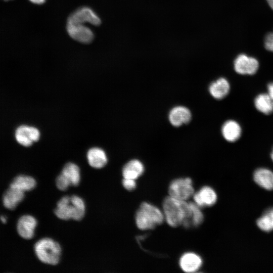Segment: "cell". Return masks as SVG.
Segmentation results:
<instances>
[{
  "mask_svg": "<svg viewBox=\"0 0 273 273\" xmlns=\"http://www.w3.org/2000/svg\"><path fill=\"white\" fill-rule=\"evenodd\" d=\"M163 214L167 223L172 227L192 225V210L190 202L179 200L170 196L163 203Z\"/></svg>",
  "mask_w": 273,
  "mask_h": 273,
  "instance_id": "cell-1",
  "label": "cell"
},
{
  "mask_svg": "<svg viewBox=\"0 0 273 273\" xmlns=\"http://www.w3.org/2000/svg\"><path fill=\"white\" fill-rule=\"evenodd\" d=\"M85 212L84 201L76 195L63 197L58 202L55 210V215L63 220H80L83 217Z\"/></svg>",
  "mask_w": 273,
  "mask_h": 273,
  "instance_id": "cell-2",
  "label": "cell"
},
{
  "mask_svg": "<svg viewBox=\"0 0 273 273\" xmlns=\"http://www.w3.org/2000/svg\"><path fill=\"white\" fill-rule=\"evenodd\" d=\"M163 213L157 207L147 202L142 203L135 214V222L141 230L155 228L164 220Z\"/></svg>",
  "mask_w": 273,
  "mask_h": 273,
  "instance_id": "cell-3",
  "label": "cell"
},
{
  "mask_svg": "<svg viewBox=\"0 0 273 273\" xmlns=\"http://www.w3.org/2000/svg\"><path fill=\"white\" fill-rule=\"evenodd\" d=\"M34 251L38 259L42 262L56 265L60 260L61 247L60 244L54 240L44 238L35 244Z\"/></svg>",
  "mask_w": 273,
  "mask_h": 273,
  "instance_id": "cell-4",
  "label": "cell"
},
{
  "mask_svg": "<svg viewBox=\"0 0 273 273\" xmlns=\"http://www.w3.org/2000/svg\"><path fill=\"white\" fill-rule=\"evenodd\" d=\"M168 193L170 196L175 199L187 201L195 193L192 179L186 177L172 180L169 185Z\"/></svg>",
  "mask_w": 273,
  "mask_h": 273,
  "instance_id": "cell-5",
  "label": "cell"
},
{
  "mask_svg": "<svg viewBox=\"0 0 273 273\" xmlns=\"http://www.w3.org/2000/svg\"><path fill=\"white\" fill-rule=\"evenodd\" d=\"M82 21H67V30L70 36L81 43L90 42L94 37L92 30Z\"/></svg>",
  "mask_w": 273,
  "mask_h": 273,
  "instance_id": "cell-6",
  "label": "cell"
},
{
  "mask_svg": "<svg viewBox=\"0 0 273 273\" xmlns=\"http://www.w3.org/2000/svg\"><path fill=\"white\" fill-rule=\"evenodd\" d=\"M234 66L236 72L240 74L253 75L257 72L259 63L253 57L240 54L235 59Z\"/></svg>",
  "mask_w": 273,
  "mask_h": 273,
  "instance_id": "cell-7",
  "label": "cell"
},
{
  "mask_svg": "<svg viewBox=\"0 0 273 273\" xmlns=\"http://www.w3.org/2000/svg\"><path fill=\"white\" fill-rule=\"evenodd\" d=\"M40 138L39 130L34 127L23 125L18 127L15 131V138L20 145L29 147L38 141Z\"/></svg>",
  "mask_w": 273,
  "mask_h": 273,
  "instance_id": "cell-8",
  "label": "cell"
},
{
  "mask_svg": "<svg viewBox=\"0 0 273 273\" xmlns=\"http://www.w3.org/2000/svg\"><path fill=\"white\" fill-rule=\"evenodd\" d=\"M37 225L36 219L32 216L25 215L21 217L17 223V231L19 235L25 239H31L34 235V230Z\"/></svg>",
  "mask_w": 273,
  "mask_h": 273,
  "instance_id": "cell-9",
  "label": "cell"
},
{
  "mask_svg": "<svg viewBox=\"0 0 273 273\" xmlns=\"http://www.w3.org/2000/svg\"><path fill=\"white\" fill-rule=\"evenodd\" d=\"M67 20L82 21L94 25H99L101 23L100 19L97 15L90 8L86 7H81L74 11Z\"/></svg>",
  "mask_w": 273,
  "mask_h": 273,
  "instance_id": "cell-10",
  "label": "cell"
},
{
  "mask_svg": "<svg viewBox=\"0 0 273 273\" xmlns=\"http://www.w3.org/2000/svg\"><path fill=\"white\" fill-rule=\"evenodd\" d=\"M192 118L190 110L186 107L178 106L173 108L169 112L168 119L171 124L178 127L189 122Z\"/></svg>",
  "mask_w": 273,
  "mask_h": 273,
  "instance_id": "cell-11",
  "label": "cell"
},
{
  "mask_svg": "<svg viewBox=\"0 0 273 273\" xmlns=\"http://www.w3.org/2000/svg\"><path fill=\"white\" fill-rule=\"evenodd\" d=\"M195 203L200 207L211 206L217 200V195L214 190L210 187L204 186L193 195Z\"/></svg>",
  "mask_w": 273,
  "mask_h": 273,
  "instance_id": "cell-12",
  "label": "cell"
},
{
  "mask_svg": "<svg viewBox=\"0 0 273 273\" xmlns=\"http://www.w3.org/2000/svg\"><path fill=\"white\" fill-rule=\"evenodd\" d=\"M202 260L200 256L193 252L184 254L179 260L181 269L186 272H193L197 271L201 266Z\"/></svg>",
  "mask_w": 273,
  "mask_h": 273,
  "instance_id": "cell-13",
  "label": "cell"
},
{
  "mask_svg": "<svg viewBox=\"0 0 273 273\" xmlns=\"http://www.w3.org/2000/svg\"><path fill=\"white\" fill-rule=\"evenodd\" d=\"M87 159L90 166L98 169L104 167L108 161L105 151L98 147H93L88 151Z\"/></svg>",
  "mask_w": 273,
  "mask_h": 273,
  "instance_id": "cell-14",
  "label": "cell"
},
{
  "mask_svg": "<svg viewBox=\"0 0 273 273\" xmlns=\"http://www.w3.org/2000/svg\"><path fill=\"white\" fill-rule=\"evenodd\" d=\"M241 127L236 121L230 120L223 124L221 132L223 138L229 142L238 140L241 135Z\"/></svg>",
  "mask_w": 273,
  "mask_h": 273,
  "instance_id": "cell-15",
  "label": "cell"
},
{
  "mask_svg": "<svg viewBox=\"0 0 273 273\" xmlns=\"http://www.w3.org/2000/svg\"><path fill=\"white\" fill-rule=\"evenodd\" d=\"M255 182L260 187L267 190H273V172L266 168H259L253 174Z\"/></svg>",
  "mask_w": 273,
  "mask_h": 273,
  "instance_id": "cell-16",
  "label": "cell"
},
{
  "mask_svg": "<svg viewBox=\"0 0 273 273\" xmlns=\"http://www.w3.org/2000/svg\"><path fill=\"white\" fill-rule=\"evenodd\" d=\"M143 163L137 159H133L126 163L122 168L123 178L135 180L144 172Z\"/></svg>",
  "mask_w": 273,
  "mask_h": 273,
  "instance_id": "cell-17",
  "label": "cell"
},
{
  "mask_svg": "<svg viewBox=\"0 0 273 273\" xmlns=\"http://www.w3.org/2000/svg\"><path fill=\"white\" fill-rule=\"evenodd\" d=\"M230 88L228 81L224 78H220L210 84L209 92L214 98L221 100L228 95Z\"/></svg>",
  "mask_w": 273,
  "mask_h": 273,
  "instance_id": "cell-18",
  "label": "cell"
},
{
  "mask_svg": "<svg viewBox=\"0 0 273 273\" xmlns=\"http://www.w3.org/2000/svg\"><path fill=\"white\" fill-rule=\"evenodd\" d=\"M24 197V192L18 189L10 187L3 197V203L9 209H15Z\"/></svg>",
  "mask_w": 273,
  "mask_h": 273,
  "instance_id": "cell-19",
  "label": "cell"
},
{
  "mask_svg": "<svg viewBox=\"0 0 273 273\" xmlns=\"http://www.w3.org/2000/svg\"><path fill=\"white\" fill-rule=\"evenodd\" d=\"M255 108L264 114H270L273 112V100L268 94H261L254 100Z\"/></svg>",
  "mask_w": 273,
  "mask_h": 273,
  "instance_id": "cell-20",
  "label": "cell"
},
{
  "mask_svg": "<svg viewBox=\"0 0 273 273\" xmlns=\"http://www.w3.org/2000/svg\"><path fill=\"white\" fill-rule=\"evenodd\" d=\"M61 173L70 181L71 186H77L80 180L79 167L71 162L68 163L64 166Z\"/></svg>",
  "mask_w": 273,
  "mask_h": 273,
  "instance_id": "cell-21",
  "label": "cell"
},
{
  "mask_svg": "<svg viewBox=\"0 0 273 273\" xmlns=\"http://www.w3.org/2000/svg\"><path fill=\"white\" fill-rule=\"evenodd\" d=\"M36 184V181L33 177L22 175L14 178L11 184L10 187L25 192L33 190L35 187Z\"/></svg>",
  "mask_w": 273,
  "mask_h": 273,
  "instance_id": "cell-22",
  "label": "cell"
},
{
  "mask_svg": "<svg viewBox=\"0 0 273 273\" xmlns=\"http://www.w3.org/2000/svg\"><path fill=\"white\" fill-rule=\"evenodd\" d=\"M256 223L258 227L264 232L273 231V208L266 211Z\"/></svg>",
  "mask_w": 273,
  "mask_h": 273,
  "instance_id": "cell-23",
  "label": "cell"
},
{
  "mask_svg": "<svg viewBox=\"0 0 273 273\" xmlns=\"http://www.w3.org/2000/svg\"><path fill=\"white\" fill-rule=\"evenodd\" d=\"M190 203L192 210V225L197 226L203 222L204 216L199 206L195 203Z\"/></svg>",
  "mask_w": 273,
  "mask_h": 273,
  "instance_id": "cell-24",
  "label": "cell"
},
{
  "mask_svg": "<svg viewBox=\"0 0 273 273\" xmlns=\"http://www.w3.org/2000/svg\"><path fill=\"white\" fill-rule=\"evenodd\" d=\"M56 184L57 188L61 191H65L71 186L70 181L62 173L57 177Z\"/></svg>",
  "mask_w": 273,
  "mask_h": 273,
  "instance_id": "cell-25",
  "label": "cell"
},
{
  "mask_svg": "<svg viewBox=\"0 0 273 273\" xmlns=\"http://www.w3.org/2000/svg\"><path fill=\"white\" fill-rule=\"evenodd\" d=\"M123 187L128 191H132L136 188V182L134 179L123 178L122 181Z\"/></svg>",
  "mask_w": 273,
  "mask_h": 273,
  "instance_id": "cell-26",
  "label": "cell"
},
{
  "mask_svg": "<svg viewBox=\"0 0 273 273\" xmlns=\"http://www.w3.org/2000/svg\"><path fill=\"white\" fill-rule=\"evenodd\" d=\"M264 46L266 50L273 52V32L268 33L265 36Z\"/></svg>",
  "mask_w": 273,
  "mask_h": 273,
  "instance_id": "cell-27",
  "label": "cell"
},
{
  "mask_svg": "<svg viewBox=\"0 0 273 273\" xmlns=\"http://www.w3.org/2000/svg\"><path fill=\"white\" fill-rule=\"evenodd\" d=\"M268 94L273 100V82L269 83L267 85Z\"/></svg>",
  "mask_w": 273,
  "mask_h": 273,
  "instance_id": "cell-28",
  "label": "cell"
},
{
  "mask_svg": "<svg viewBox=\"0 0 273 273\" xmlns=\"http://www.w3.org/2000/svg\"><path fill=\"white\" fill-rule=\"evenodd\" d=\"M32 3L35 4L40 5L44 3L46 0H29Z\"/></svg>",
  "mask_w": 273,
  "mask_h": 273,
  "instance_id": "cell-29",
  "label": "cell"
},
{
  "mask_svg": "<svg viewBox=\"0 0 273 273\" xmlns=\"http://www.w3.org/2000/svg\"><path fill=\"white\" fill-rule=\"evenodd\" d=\"M266 1L271 9L273 10V0H266Z\"/></svg>",
  "mask_w": 273,
  "mask_h": 273,
  "instance_id": "cell-30",
  "label": "cell"
},
{
  "mask_svg": "<svg viewBox=\"0 0 273 273\" xmlns=\"http://www.w3.org/2000/svg\"><path fill=\"white\" fill-rule=\"evenodd\" d=\"M0 219H1V220L2 221V222L3 223H6V221H7V219L5 217H4V216H1V217H0Z\"/></svg>",
  "mask_w": 273,
  "mask_h": 273,
  "instance_id": "cell-31",
  "label": "cell"
},
{
  "mask_svg": "<svg viewBox=\"0 0 273 273\" xmlns=\"http://www.w3.org/2000/svg\"><path fill=\"white\" fill-rule=\"evenodd\" d=\"M270 156H271V158L273 161V149H272V150L271 151V154H270Z\"/></svg>",
  "mask_w": 273,
  "mask_h": 273,
  "instance_id": "cell-32",
  "label": "cell"
},
{
  "mask_svg": "<svg viewBox=\"0 0 273 273\" xmlns=\"http://www.w3.org/2000/svg\"><path fill=\"white\" fill-rule=\"evenodd\" d=\"M5 1H9V0H5Z\"/></svg>",
  "mask_w": 273,
  "mask_h": 273,
  "instance_id": "cell-33",
  "label": "cell"
}]
</instances>
